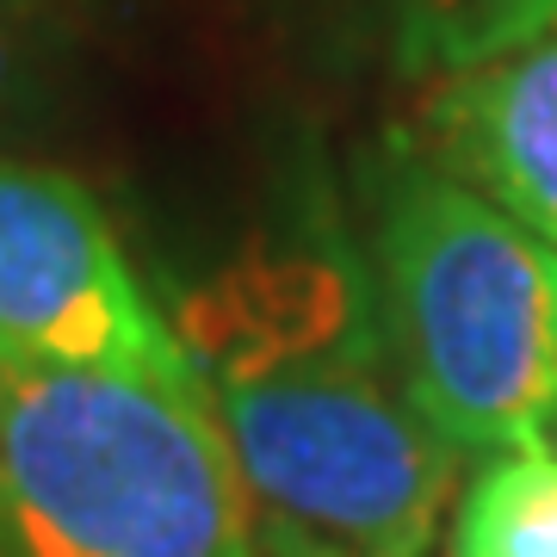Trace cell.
<instances>
[{"label":"cell","mask_w":557,"mask_h":557,"mask_svg":"<svg viewBox=\"0 0 557 557\" xmlns=\"http://www.w3.org/2000/svg\"><path fill=\"white\" fill-rule=\"evenodd\" d=\"M384 7H391V38H397L403 69L446 75V69H465L502 44L527 38L557 0H384Z\"/></svg>","instance_id":"52a82bcc"},{"label":"cell","mask_w":557,"mask_h":557,"mask_svg":"<svg viewBox=\"0 0 557 557\" xmlns=\"http://www.w3.org/2000/svg\"><path fill=\"white\" fill-rule=\"evenodd\" d=\"M453 557H557V453L527 446L483 465L458 508Z\"/></svg>","instance_id":"8992f818"},{"label":"cell","mask_w":557,"mask_h":557,"mask_svg":"<svg viewBox=\"0 0 557 557\" xmlns=\"http://www.w3.org/2000/svg\"><path fill=\"white\" fill-rule=\"evenodd\" d=\"M0 557H267L205 397L119 372L0 379Z\"/></svg>","instance_id":"7a4b0ae2"},{"label":"cell","mask_w":557,"mask_h":557,"mask_svg":"<svg viewBox=\"0 0 557 557\" xmlns=\"http://www.w3.org/2000/svg\"><path fill=\"white\" fill-rule=\"evenodd\" d=\"M0 347L20 366L119 372L180 397H205L94 193L57 168L0 156ZM211 403V397H205Z\"/></svg>","instance_id":"277c9868"},{"label":"cell","mask_w":557,"mask_h":557,"mask_svg":"<svg viewBox=\"0 0 557 557\" xmlns=\"http://www.w3.org/2000/svg\"><path fill=\"white\" fill-rule=\"evenodd\" d=\"M267 557H428L458 446L428 428L335 230L260 236L174 298Z\"/></svg>","instance_id":"6da1fadb"},{"label":"cell","mask_w":557,"mask_h":557,"mask_svg":"<svg viewBox=\"0 0 557 557\" xmlns=\"http://www.w3.org/2000/svg\"><path fill=\"white\" fill-rule=\"evenodd\" d=\"M13 366H20V359L7 354V347H0V379H7V372H13Z\"/></svg>","instance_id":"30bf717a"},{"label":"cell","mask_w":557,"mask_h":557,"mask_svg":"<svg viewBox=\"0 0 557 557\" xmlns=\"http://www.w3.org/2000/svg\"><path fill=\"white\" fill-rule=\"evenodd\" d=\"M0 7H13V13H44L50 0H0Z\"/></svg>","instance_id":"9c48e42d"},{"label":"cell","mask_w":557,"mask_h":557,"mask_svg":"<svg viewBox=\"0 0 557 557\" xmlns=\"http://www.w3.org/2000/svg\"><path fill=\"white\" fill-rule=\"evenodd\" d=\"M416 143V156L557 248V7L527 38L434 75Z\"/></svg>","instance_id":"5b68a950"},{"label":"cell","mask_w":557,"mask_h":557,"mask_svg":"<svg viewBox=\"0 0 557 557\" xmlns=\"http://www.w3.org/2000/svg\"><path fill=\"white\" fill-rule=\"evenodd\" d=\"M372 292L403 384L458 453H527L557 416V248L403 149L379 180Z\"/></svg>","instance_id":"3957f363"},{"label":"cell","mask_w":557,"mask_h":557,"mask_svg":"<svg viewBox=\"0 0 557 557\" xmlns=\"http://www.w3.org/2000/svg\"><path fill=\"white\" fill-rule=\"evenodd\" d=\"M20 20H32V13L0 7V106L20 94Z\"/></svg>","instance_id":"ba28073f"}]
</instances>
